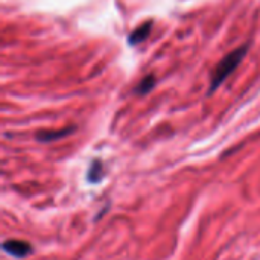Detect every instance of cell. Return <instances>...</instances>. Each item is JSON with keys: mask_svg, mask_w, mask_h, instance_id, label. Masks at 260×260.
Instances as JSON below:
<instances>
[{"mask_svg": "<svg viewBox=\"0 0 260 260\" xmlns=\"http://www.w3.org/2000/svg\"><path fill=\"white\" fill-rule=\"evenodd\" d=\"M248 52V46H241L238 49H235L233 52H230L229 55H225L219 64L216 66L213 75H212V81H210V88H209V94L215 93L225 81L227 78L239 67V64L244 61L245 55Z\"/></svg>", "mask_w": 260, "mask_h": 260, "instance_id": "6da1fadb", "label": "cell"}, {"mask_svg": "<svg viewBox=\"0 0 260 260\" xmlns=\"http://www.w3.org/2000/svg\"><path fill=\"white\" fill-rule=\"evenodd\" d=\"M2 248L5 253H8L9 256H12L15 259H24L32 254V245L24 241H18V239H9V241L3 242Z\"/></svg>", "mask_w": 260, "mask_h": 260, "instance_id": "7a4b0ae2", "label": "cell"}, {"mask_svg": "<svg viewBox=\"0 0 260 260\" xmlns=\"http://www.w3.org/2000/svg\"><path fill=\"white\" fill-rule=\"evenodd\" d=\"M75 131L73 126H67V128H62V129H50V131H40L37 134V140L38 142H43V143H47V142H55V140H59L62 137H67L70 136L72 133Z\"/></svg>", "mask_w": 260, "mask_h": 260, "instance_id": "3957f363", "label": "cell"}, {"mask_svg": "<svg viewBox=\"0 0 260 260\" xmlns=\"http://www.w3.org/2000/svg\"><path fill=\"white\" fill-rule=\"evenodd\" d=\"M151 30H152V21H146L143 24H140L139 27H136L129 37H128V43L131 46H137L140 43H143L149 35H151Z\"/></svg>", "mask_w": 260, "mask_h": 260, "instance_id": "277c9868", "label": "cell"}, {"mask_svg": "<svg viewBox=\"0 0 260 260\" xmlns=\"http://www.w3.org/2000/svg\"><path fill=\"white\" fill-rule=\"evenodd\" d=\"M154 87H155V78H154L152 75H148V76H145V78L139 82V85H137V88H136V93H137V94H148Z\"/></svg>", "mask_w": 260, "mask_h": 260, "instance_id": "5b68a950", "label": "cell"}, {"mask_svg": "<svg viewBox=\"0 0 260 260\" xmlns=\"http://www.w3.org/2000/svg\"><path fill=\"white\" fill-rule=\"evenodd\" d=\"M102 177V163L101 161H93L90 171H88V180L91 183H98Z\"/></svg>", "mask_w": 260, "mask_h": 260, "instance_id": "8992f818", "label": "cell"}]
</instances>
